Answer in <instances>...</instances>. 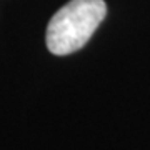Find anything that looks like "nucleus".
<instances>
[{"label": "nucleus", "mask_w": 150, "mask_h": 150, "mask_svg": "<svg viewBox=\"0 0 150 150\" xmlns=\"http://www.w3.org/2000/svg\"><path fill=\"white\" fill-rule=\"evenodd\" d=\"M103 0H70L55 13L47 27L45 42L54 55H69L80 50L105 18Z\"/></svg>", "instance_id": "f257e3e1"}]
</instances>
